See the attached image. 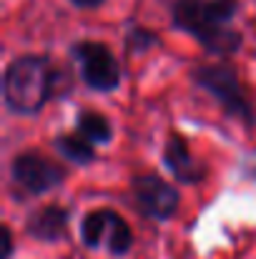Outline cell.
Here are the masks:
<instances>
[{"label":"cell","mask_w":256,"mask_h":259,"mask_svg":"<svg viewBox=\"0 0 256 259\" xmlns=\"http://www.w3.org/2000/svg\"><path fill=\"white\" fill-rule=\"evenodd\" d=\"M241 13V0H173L171 25L191 35L211 56H236L244 48V33L231 28Z\"/></svg>","instance_id":"obj_1"},{"label":"cell","mask_w":256,"mask_h":259,"mask_svg":"<svg viewBox=\"0 0 256 259\" xmlns=\"http://www.w3.org/2000/svg\"><path fill=\"white\" fill-rule=\"evenodd\" d=\"M58 71L45 53H20L3 71V106L15 116H38L53 98Z\"/></svg>","instance_id":"obj_2"},{"label":"cell","mask_w":256,"mask_h":259,"mask_svg":"<svg viewBox=\"0 0 256 259\" xmlns=\"http://www.w3.org/2000/svg\"><path fill=\"white\" fill-rule=\"evenodd\" d=\"M191 81H193V86L206 91L219 103V108L224 111V116L239 121L246 128H254L256 126L254 103L246 96V91L241 86L239 68L231 61L196 63L191 68Z\"/></svg>","instance_id":"obj_3"},{"label":"cell","mask_w":256,"mask_h":259,"mask_svg":"<svg viewBox=\"0 0 256 259\" xmlns=\"http://www.w3.org/2000/svg\"><path fill=\"white\" fill-rule=\"evenodd\" d=\"M68 53L78 66V78L83 81L85 88L95 93H113L121 88L123 81L121 61L103 40H90V38L73 40Z\"/></svg>","instance_id":"obj_4"},{"label":"cell","mask_w":256,"mask_h":259,"mask_svg":"<svg viewBox=\"0 0 256 259\" xmlns=\"http://www.w3.org/2000/svg\"><path fill=\"white\" fill-rule=\"evenodd\" d=\"M133 229L131 224L111 206L90 209L81 217V244L85 249H106L111 257H126L133 249Z\"/></svg>","instance_id":"obj_5"},{"label":"cell","mask_w":256,"mask_h":259,"mask_svg":"<svg viewBox=\"0 0 256 259\" xmlns=\"http://www.w3.org/2000/svg\"><path fill=\"white\" fill-rule=\"evenodd\" d=\"M131 201L138 214L153 222H169L181 206V191L156 171L133 174L128 181Z\"/></svg>","instance_id":"obj_6"},{"label":"cell","mask_w":256,"mask_h":259,"mask_svg":"<svg viewBox=\"0 0 256 259\" xmlns=\"http://www.w3.org/2000/svg\"><path fill=\"white\" fill-rule=\"evenodd\" d=\"M10 184L15 189H20L28 196H40L48 194L53 189H58L66 179H68V169L38 151H20L10 159Z\"/></svg>","instance_id":"obj_7"},{"label":"cell","mask_w":256,"mask_h":259,"mask_svg":"<svg viewBox=\"0 0 256 259\" xmlns=\"http://www.w3.org/2000/svg\"><path fill=\"white\" fill-rule=\"evenodd\" d=\"M161 166L181 184V186H198L206 181L209 166L206 161L196 159L188 144V136L181 131H171L164 141L161 151Z\"/></svg>","instance_id":"obj_8"},{"label":"cell","mask_w":256,"mask_h":259,"mask_svg":"<svg viewBox=\"0 0 256 259\" xmlns=\"http://www.w3.org/2000/svg\"><path fill=\"white\" fill-rule=\"evenodd\" d=\"M68 224H71V211L63 204H43L28 211L23 222L25 237L40 244H58L68 237Z\"/></svg>","instance_id":"obj_9"},{"label":"cell","mask_w":256,"mask_h":259,"mask_svg":"<svg viewBox=\"0 0 256 259\" xmlns=\"http://www.w3.org/2000/svg\"><path fill=\"white\" fill-rule=\"evenodd\" d=\"M73 126H76V134H81L93 146H106L116 136L111 118L100 111H93V108H81L73 118Z\"/></svg>","instance_id":"obj_10"},{"label":"cell","mask_w":256,"mask_h":259,"mask_svg":"<svg viewBox=\"0 0 256 259\" xmlns=\"http://www.w3.org/2000/svg\"><path fill=\"white\" fill-rule=\"evenodd\" d=\"M53 149H56V154H58L63 161H68V164H73V166H90V164L98 159L95 146H93L90 141H85L83 136L76 134V131L53 136Z\"/></svg>","instance_id":"obj_11"},{"label":"cell","mask_w":256,"mask_h":259,"mask_svg":"<svg viewBox=\"0 0 256 259\" xmlns=\"http://www.w3.org/2000/svg\"><path fill=\"white\" fill-rule=\"evenodd\" d=\"M159 46V33L151 30L148 25H128L126 33H123V48L128 53H146V51H153Z\"/></svg>","instance_id":"obj_12"},{"label":"cell","mask_w":256,"mask_h":259,"mask_svg":"<svg viewBox=\"0 0 256 259\" xmlns=\"http://www.w3.org/2000/svg\"><path fill=\"white\" fill-rule=\"evenodd\" d=\"M0 234H3V254H0V259H10V257H13V252H15V242H13V229H10L8 224H3Z\"/></svg>","instance_id":"obj_13"},{"label":"cell","mask_w":256,"mask_h":259,"mask_svg":"<svg viewBox=\"0 0 256 259\" xmlns=\"http://www.w3.org/2000/svg\"><path fill=\"white\" fill-rule=\"evenodd\" d=\"M71 5H76V8H81V10H95V8H100L106 0H68Z\"/></svg>","instance_id":"obj_14"}]
</instances>
